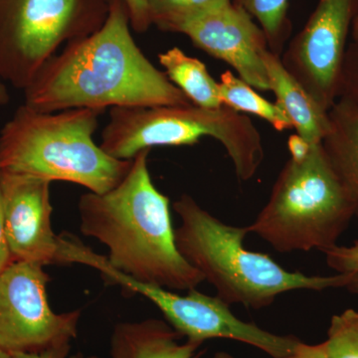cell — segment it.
I'll return each instance as SVG.
<instances>
[{"label":"cell","instance_id":"d6986e66","mask_svg":"<svg viewBox=\"0 0 358 358\" xmlns=\"http://www.w3.org/2000/svg\"><path fill=\"white\" fill-rule=\"evenodd\" d=\"M233 0H148L152 25L166 32L180 28L202 14L229 4Z\"/></svg>","mask_w":358,"mask_h":358},{"label":"cell","instance_id":"603a6c76","mask_svg":"<svg viewBox=\"0 0 358 358\" xmlns=\"http://www.w3.org/2000/svg\"><path fill=\"white\" fill-rule=\"evenodd\" d=\"M128 8L131 27L134 31L143 33L152 26L148 14V0H124Z\"/></svg>","mask_w":358,"mask_h":358},{"label":"cell","instance_id":"7a4b0ae2","mask_svg":"<svg viewBox=\"0 0 358 358\" xmlns=\"http://www.w3.org/2000/svg\"><path fill=\"white\" fill-rule=\"evenodd\" d=\"M150 152L136 155L110 192L81 195L80 230L106 246L112 267L136 281L173 292L196 289L204 277L179 252L171 202L148 169Z\"/></svg>","mask_w":358,"mask_h":358},{"label":"cell","instance_id":"9c48e42d","mask_svg":"<svg viewBox=\"0 0 358 358\" xmlns=\"http://www.w3.org/2000/svg\"><path fill=\"white\" fill-rule=\"evenodd\" d=\"M358 14V0H319L281 55L284 67L329 112L339 98L341 73Z\"/></svg>","mask_w":358,"mask_h":358},{"label":"cell","instance_id":"4dcf8cb0","mask_svg":"<svg viewBox=\"0 0 358 358\" xmlns=\"http://www.w3.org/2000/svg\"><path fill=\"white\" fill-rule=\"evenodd\" d=\"M210 358H235V357H232V355H229V353H227L225 352H216L215 355H214L213 357H211Z\"/></svg>","mask_w":358,"mask_h":358},{"label":"cell","instance_id":"277c9868","mask_svg":"<svg viewBox=\"0 0 358 358\" xmlns=\"http://www.w3.org/2000/svg\"><path fill=\"white\" fill-rule=\"evenodd\" d=\"M103 110L43 113L23 103L0 129V171L110 192L133 159H114L94 141Z\"/></svg>","mask_w":358,"mask_h":358},{"label":"cell","instance_id":"7402d4cb","mask_svg":"<svg viewBox=\"0 0 358 358\" xmlns=\"http://www.w3.org/2000/svg\"><path fill=\"white\" fill-rule=\"evenodd\" d=\"M327 266L339 274L358 273V240L350 246H336L322 252Z\"/></svg>","mask_w":358,"mask_h":358},{"label":"cell","instance_id":"d6a6232c","mask_svg":"<svg viewBox=\"0 0 358 358\" xmlns=\"http://www.w3.org/2000/svg\"><path fill=\"white\" fill-rule=\"evenodd\" d=\"M87 358H102V357H87Z\"/></svg>","mask_w":358,"mask_h":358},{"label":"cell","instance_id":"1f68e13d","mask_svg":"<svg viewBox=\"0 0 358 358\" xmlns=\"http://www.w3.org/2000/svg\"><path fill=\"white\" fill-rule=\"evenodd\" d=\"M0 358H13L11 357V355H9L8 352H6V350H2L0 348Z\"/></svg>","mask_w":358,"mask_h":358},{"label":"cell","instance_id":"f1b7e54d","mask_svg":"<svg viewBox=\"0 0 358 358\" xmlns=\"http://www.w3.org/2000/svg\"><path fill=\"white\" fill-rule=\"evenodd\" d=\"M345 289H348L350 293L358 296V273H352V279L346 285Z\"/></svg>","mask_w":358,"mask_h":358},{"label":"cell","instance_id":"7c38bea8","mask_svg":"<svg viewBox=\"0 0 358 358\" xmlns=\"http://www.w3.org/2000/svg\"><path fill=\"white\" fill-rule=\"evenodd\" d=\"M178 33L212 57L227 63L254 89L270 91L265 65L267 39L241 6L232 1L202 14L183 25Z\"/></svg>","mask_w":358,"mask_h":358},{"label":"cell","instance_id":"52a82bcc","mask_svg":"<svg viewBox=\"0 0 358 358\" xmlns=\"http://www.w3.org/2000/svg\"><path fill=\"white\" fill-rule=\"evenodd\" d=\"M110 0H0V79L24 91L59 47L98 31Z\"/></svg>","mask_w":358,"mask_h":358},{"label":"cell","instance_id":"83f0119b","mask_svg":"<svg viewBox=\"0 0 358 358\" xmlns=\"http://www.w3.org/2000/svg\"><path fill=\"white\" fill-rule=\"evenodd\" d=\"M9 101H10V96H9L7 84L3 80L0 79V108L6 106Z\"/></svg>","mask_w":358,"mask_h":358},{"label":"cell","instance_id":"5bb4252c","mask_svg":"<svg viewBox=\"0 0 358 358\" xmlns=\"http://www.w3.org/2000/svg\"><path fill=\"white\" fill-rule=\"evenodd\" d=\"M265 65L275 103L289 117L296 134L312 145L322 143L329 128V112L322 109L307 90L289 74L280 56L268 50Z\"/></svg>","mask_w":358,"mask_h":358},{"label":"cell","instance_id":"8992f818","mask_svg":"<svg viewBox=\"0 0 358 358\" xmlns=\"http://www.w3.org/2000/svg\"><path fill=\"white\" fill-rule=\"evenodd\" d=\"M212 138L225 148L240 181L251 180L265 159L262 136L246 115L229 108L188 103L112 108L99 145L114 159L131 160L155 147H185Z\"/></svg>","mask_w":358,"mask_h":358},{"label":"cell","instance_id":"d4e9b609","mask_svg":"<svg viewBox=\"0 0 358 358\" xmlns=\"http://www.w3.org/2000/svg\"><path fill=\"white\" fill-rule=\"evenodd\" d=\"M282 358H329L327 357L326 345L324 343L317 345H307L301 343L294 348L293 352Z\"/></svg>","mask_w":358,"mask_h":358},{"label":"cell","instance_id":"484cf974","mask_svg":"<svg viewBox=\"0 0 358 358\" xmlns=\"http://www.w3.org/2000/svg\"><path fill=\"white\" fill-rule=\"evenodd\" d=\"M71 345L53 348L42 352H18L13 353V358H84L81 353L71 357Z\"/></svg>","mask_w":358,"mask_h":358},{"label":"cell","instance_id":"4fadbf2b","mask_svg":"<svg viewBox=\"0 0 358 358\" xmlns=\"http://www.w3.org/2000/svg\"><path fill=\"white\" fill-rule=\"evenodd\" d=\"M166 320L148 319L115 324L110 358H200L201 345L185 341Z\"/></svg>","mask_w":358,"mask_h":358},{"label":"cell","instance_id":"30bf717a","mask_svg":"<svg viewBox=\"0 0 358 358\" xmlns=\"http://www.w3.org/2000/svg\"><path fill=\"white\" fill-rule=\"evenodd\" d=\"M131 289L154 303L166 322L192 343L202 345L212 338L232 339L254 346L273 358L287 357L301 343L294 336H278L238 319L230 305L219 296L196 289L180 294L155 285L133 282Z\"/></svg>","mask_w":358,"mask_h":358},{"label":"cell","instance_id":"5b68a950","mask_svg":"<svg viewBox=\"0 0 358 358\" xmlns=\"http://www.w3.org/2000/svg\"><path fill=\"white\" fill-rule=\"evenodd\" d=\"M353 217L352 199L320 143L305 159L286 162L247 228L280 253L324 252L338 245Z\"/></svg>","mask_w":358,"mask_h":358},{"label":"cell","instance_id":"9a60e30c","mask_svg":"<svg viewBox=\"0 0 358 358\" xmlns=\"http://www.w3.org/2000/svg\"><path fill=\"white\" fill-rule=\"evenodd\" d=\"M322 147L355 207L358 218V105L338 98L329 112Z\"/></svg>","mask_w":358,"mask_h":358},{"label":"cell","instance_id":"cb8c5ba5","mask_svg":"<svg viewBox=\"0 0 358 358\" xmlns=\"http://www.w3.org/2000/svg\"><path fill=\"white\" fill-rule=\"evenodd\" d=\"M13 262L8 240H7L6 222H4L3 207H2L1 192H0V273Z\"/></svg>","mask_w":358,"mask_h":358},{"label":"cell","instance_id":"8fae6325","mask_svg":"<svg viewBox=\"0 0 358 358\" xmlns=\"http://www.w3.org/2000/svg\"><path fill=\"white\" fill-rule=\"evenodd\" d=\"M50 181L0 171L4 222L13 262L62 265V235L52 228Z\"/></svg>","mask_w":358,"mask_h":358},{"label":"cell","instance_id":"ba28073f","mask_svg":"<svg viewBox=\"0 0 358 358\" xmlns=\"http://www.w3.org/2000/svg\"><path fill=\"white\" fill-rule=\"evenodd\" d=\"M49 281L39 264L15 261L0 273V348L9 355L63 348L77 338L81 310L55 313Z\"/></svg>","mask_w":358,"mask_h":358},{"label":"cell","instance_id":"f546056e","mask_svg":"<svg viewBox=\"0 0 358 358\" xmlns=\"http://www.w3.org/2000/svg\"><path fill=\"white\" fill-rule=\"evenodd\" d=\"M350 37H352V41H358V14L353 21L352 36Z\"/></svg>","mask_w":358,"mask_h":358},{"label":"cell","instance_id":"ac0fdd59","mask_svg":"<svg viewBox=\"0 0 358 358\" xmlns=\"http://www.w3.org/2000/svg\"><path fill=\"white\" fill-rule=\"evenodd\" d=\"M257 21L267 39L268 50L280 56L292 32L289 0H233Z\"/></svg>","mask_w":358,"mask_h":358},{"label":"cell","instance_id":"2e32d148","mask_svg":"<svg viewBox=\"0 0 358 358\" xmlns=\"http://www.w3.org/2000/svg\"><path fill=\"white\" fill-rule=\"evenodd\" d=\"M159 62L169 81L185 94L192 105L205 109L223 107L219 82L214 80L199 59L173 47L159 54Z\"/></svg>","mask_w":358,"mask_h":358},{"label":"cell","instance_id":"44dd1931","mask_svg":"<svg viewBox=\"0 0 358 358\" xmlns=\"http://www.w3.org/2000/svg\"><path fill=\"white\" fill-rule=\"evenodd\" d=\"M339 98L358 105V41L348 44L341 73Z\"/></svg>","mask_w":358,"mask_h":358},{"label":"cell","instance_id":"e0dca14e","mask_svg":"<svg viewBox=\"0 0 358 358\" xmlns=\"http://www.w3.org/2000/svg\"><path fill=\"white\" fill-rule=\"evenodd\" d=\"M219 87L221 100L225 107L240 114L247 113L256 115L270 124L277 131L293 129L289 117L277 103L259 95L253 87L230 71L221 74Z\"/></svg>","mask_w":358,"mask_h":358},{"label":"cell","instance_id":"ffe728a7","mask_svg":"<svg viewBox=\"0 0 358 358\" xmlns=\"http://www.w3.org/2000/svg\"><path fill=\"white\" fill-rule=\"evenodd\" d=\"M324 345L329 358H358V310L333 315Z\"/></svg>","mask_w":358,"mask_h":358},{"label":"cell","instance_id":"4316f807","mask_svg":"<svg viewBox=\"0 0 358 358\" xmlns=\"http://www.w3.org/2000/svg\"><path fill=\"white\" fill-rule=\"evenodd\" d=\"M317 145V143H315ZM312 143H308L303 140L299 134H294L289 136L288 141V148L291 159L294 160H301L305 159L313 148Z\"/></svg>","mask_w":358,"mask_h":358},{"label":"cell","instance_id":"3957f363","mask_svg":"<svg viewBox=\"0 0 358 358\" xmlns=\"http://www.w3.org/2000/svg\"><path fill=\"white\" fill-rule=\"evenodd\" d=\"M180 219L176 229L181 255L216 289L228 305L261 310L280 294L298 289L345 288L350 274L308 275L282 268L268 254L244 246L248 228L228 225L205 210L193 197L182 194L173 203Z\"/></svg>","mask_w":358,"mask_h":358},{"label":"cell","instance_id":"6da1fadb","mask_svg":"<svg viewBox=\"0 0 358 358\" xmlns=\"http://www.w3.org/2000/svg\"><path fill=\"white\" fill-rule=\"evenodd\" d=\"M23 92L43 113L192 103L136 45L124 0H110L102 27L66 44Z\"/></svg>","mask_w":358,"mask_h":358}]
</instances>
